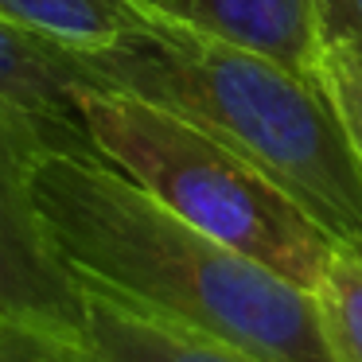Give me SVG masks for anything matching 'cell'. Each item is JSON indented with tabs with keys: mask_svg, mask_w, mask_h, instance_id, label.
I'll return each instance as SVG.
<instances>
[{
	"mask_svg": "<svg viewBox=\"0 0 362 362\" xmlns=\"http://www.w3.org/2000/svg\"><path fill=\"white\" fill-rule=\"evenodd\" d=\"M32 199L74 276L110 284L261 362H343L315 292L199 234L98 152L40 156Z\"/></svg>",
	"mask_w": 362,
	"mask_h": 362,
	"instance_id": "cell-1",
	"label": "cell"
},
{
	"mask_svg": "<svg viewBox=\"0 0 362 362\" xmlns=\"http://www.w3.org/2000/svg\"><path fill=\"white\" fill-rule=\"evenodd\" d=\"M78 86L121 90L187 117L362 257V160L320 74L148 16L113 47L74 51Z\"/></svg>",
	"mask_w": 362,
	"mask_h": 362,
	"instance_id": "cell-2",
	"label": "cell"
},
{
	"mask_svg": "<svg viewBox=\"0 0 362 362\" xmlns=\"http://www.w3.org/2000/svg\"><path fill=\"white\" fill-rule=\"evenodd\" d=\"M86 144L199 234L320 292L339 242L250 160L187 117L121 90L74 86Z\"/></svg>",
	"mask_w": 362,
	"mask_h": 362,
	"instance_id": "cell-3",
	"label": "cell"
},
{
	"mask_svg": "<svg viewBox=\"0 0 362 362\" xmlns=\"http://www.w3.org/2000/svg\"><path fill=\"white\" fill-rule=\"evenodd\" d=\"M51 148L82 152L90 144L78 129L0 105V320L82 343L86 300L32 199V172Z\"/></svg>",
	"mask_w": 362,
	"mask_h": 362,
	"instance_id": "cell-4",
	"label": "cell"
},
{
	"mask_svg": "<svg viewBox=\"0 0 362 362\" xmlns=\"http://www.w3.org/2000/svg\"><path fill=\"white\" fill-rule=\"evenodd\" d=\"M74 281L86 300V331L78 343L82 362H261L102 281Z\"/></svg>",
	"mask_w": 362,
	"mask_h": 362,
	"instance_id": "cell-5",
	"label": "cell"
},
{
	"mask_svg": "<svg viewBox=\"0 0 362 362\" xmlns=\"http://www.w3.org/2000/svg\"><path fill=\"white\" fill-rule=\"evenodd\" d=\"M133 4L168 24L265 51L308 74H315L323 55L315 0H133Z\"/></svg>",
	"mask_w": 362,
	"mask_h": 362,
	"instance_id": "cell-6",
	"label": "cell"
},
{
	"mask_svg": "<svg viewBox=\"0 0 362 362\" xmlns=\"http://www.w3.org/2000/svg\"><path fill=\"white\" fill-rule=\"evenodd\" d=\"M74 86L78 66L71 47L0 16V105L82 133L74 113Z\"/></svg>",
	"mask_w": 362,
	"mask_h": 362,
	"instance_id": "cell-7",
	"label": "cell"
},
{
	"mask_svg": "<svg viewBox=\"0 0 362 362\" xmlns=\"http://www.w3.org/2000/svg\"><path fill=\"white\" fill-rule=\"evenodd\" d=\"M0 16L71 51H102L148 24L133 0H0Z\"/></svg>",
	"mask_w": 362,
	"mask_h": 362,
	"instance_id": "cell-8",
	"label": "cell"
},
{
	"mask_svg": "<svg viewBox=\"0 0 362 362\" xmlns=\"http://www.w3.org/2000/svg\"><path fill=\"white\" fill-rule=\"evenodd\" d=\"M320 312L327 335L343 362H362V257L339 250L327 265L320 292Z\"/></svg>",
	"mask_w": 362,
	"mask_h": 362,
	"instance_id": "cell-9",
	"label": "cell"
},
{
	"mask_svg": "<svg viewBox=\"0 0 362 362\" xmlns=\"http://www.w3.org/2000/svg\"><path fill=\"white\" fill-rule=\"evenodd\" d=\"M320 74L323 90L331 94L339 117L346 125V136H351L354 152L362 160V59L354 55L351 47H339V43H323V55H320Z\"/></svg>",
	"mask_w": 362,
	"mask_h": 362,
	"instance_id": "cell-10",
	"label": "cell"
},
{
	"mask_svg": "<svg viewBox=\"0 0 362 362\" xmlns=\"http://www.w3.org/2000/svg\"><path fill=\"white\" fill-rule=\"evenodd\" d=\"M0 362H82L78 339L0 320Z\"/></svg>",
	"mask_w": 362,
	"mask_h": 362,
	"instance_id": "cell-11",
	"label": "cell"
},
{
	"mask_svg": "<svg viewBox=\"0 0 362 362\" xmlns=\"http://www.w3.org/2000/svg\"><path fill=\"white\" fill-rule=\"evenodd\" d=\"M320 40L351 47L362 59V0H315Z\"/></svg>",
	"mask_w": 362,
	"mask_h": 362,
	"instance_id": "cell-12",
	"label": "cell"
}]
</instances>
